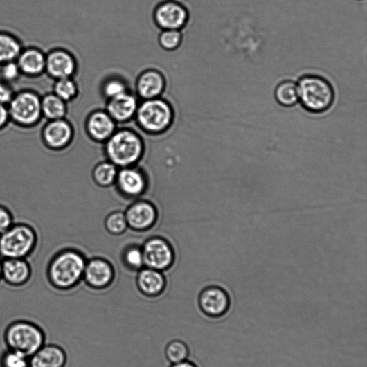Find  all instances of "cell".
Masks as SVG:
<instances>
[{"label": "cell", "instance_id": "obj_1", "mask_svg": "<svg viewBox=\"0 0 367 367\" xmlns=\"http://www.w3.org/2000/svg\"><path fill=\"white\" fill-rule=\"evenodd\" d=\"M298 102L309 113L321 114L333 107L336 93L332 84L324 77L317 74H305L297 84Z\"/></svg>", "mask_w": 367, "mask_h": 367}, {"label": "cell", "instance_id": "obj_2", "mask_svg": "<svg viewBox=\"0 0 367 367\" xmlns=\"http://www.w3.org/2000/svg\"><path fill=\"white\" fill-rule=\"evenodd\" d=\"M86 266L85 257L79 251H60L49 264L48 280L52 287L59 291L73 289L83 279Z\"/></svg>", "mask_w": 367, "mask_h": 367}, {"label": "cell", "instance_id": "obj_3", "mask_svg": "<svg viewBox=\"0 0 367 367\" xmlns=\"http://www.w3.org/2000/svg\"><path fill=\"white\" fill-rule=\"evenodd\" d=\"M8 350L31 357L46 343L44 330L37 323L25 319L11 322L4 332Z\"/></svg>", "mask_w": 367, "mask_h": 367}, {"label": "cell", "instance_id": "obj_4", "mask_svg": "<svg viewBox=\"0 0 367 367\" xmlns=\"http://www.w3.org/2000/svg\"><path fill=\"white\" fill-rule=\"evenodd\" d=\"M144 152V142L131 129L116 131L106 141V154L116 167L125 168L136 164Z\"/></svg>", "mask_w": 367, "mask_h": 367}, {"label": "cell", "instance_id": "obj_5", "mask_svg": "<svg viewBox=\"0 0 367 367\" xmlns=\"http://www.w3.org/2000/svg\"><path fill=\"white\" fill-rule=\"evenodd\" d=\"M174 117L169 102L161 98L143 100L135 116L138 126L150 134L165 132L171 127Z\"/></svg>", "mask_w": 367, "mask_h": 367}, {"label": "cell", "instance_id": "obj_6", "mask_svg": "<svg viewBox=\"0 0 367 367\" xmlns=\"http://www.w3.org/2000/svg\"><path fill=\"white\" fill-rule=\"evenodd\" d=\"M37 244V234L27 224L12 225L0 235V256L7 258H24L30 256Z\"/></svg>", "mask_w": 367, "mask_h": 367}, {"label": "cell", "instance_id": "obj_7", "mask_svg": "<svg viewBox=\"0 0 367 367\" xmlns=\"http://www.w3.org/2000/svg\"><path fill=\"white\" fill-rule=\"evenodd\" d=\"M145 266L147 268L164 271L171 268L174 260V251L172 244L164 238H152L141 248Z\"/></svg>", "mask_w": 367, "mask_h": 367}, {"label": "cell", "instance_id": "obj_8", "mask_svg": "<svg viewBox=\"0 0 367 367\" xmlns=\"http://www.w3.org/2000/svg\"><path fill=\"white\" fill-rule=\"evenodd\" d=\"M198 305L200 311L206 316L219 319L229 312L231 300L226 289L213 285L201 291Z\"/></svg>", "mask_w": 367, "mask_h": 367}, {"label": "cell", "instance_id": "obj_9", "mask_svg": "<svg viewBox=\"0 0 367 367\" xmlns=\"http://www.w3.org/2000/svg\"><path fill=\"white\" fill-rule=\"evenodd\" d=\"M154 22L163 30H179L185 27L189 20L187 8L179 3L168 0L154 10Z\"/></svg>", "mask_w": 367, "mask_h": 367}, {"label": "cell", "instance_id": "obj_10", "mask_svg": "<svg viewBox=\"0 0 367 367\" xmlns=\"http://www.w3.org/2000/svg\"><path fill=\"white\" fill-rule=\"evenodd\" d=\"M83 278L92 289L105 290L114 282V269L108 260L95 258L87 262Z\"/></svg>", "mask_w": 367, "mask_h": 367}, {"label": "cell", "instance_id": "obj_11", "mask_svg": "<svg viewBox=\"0 0 367 367\" xmlns=\"http://www.w3.org/2000/svg\"><path fill=\"white\" fill-rule=\"evenodd\" d=\"M42 103L38 98L31 93L18 95L12 101L10 113L19 124L30 125L37 120L42 113Z\"/></svg>", "mask_w": 367, "mask_h": 367}, {"label": "cell", "instance_id": "obj_12", "mask_svg": "<svg viewBox=\"0 0 367 367\" xmlns=\"http://www.w3.org/2000/svg\"><path fill=\"white\" fill-rule=\"evenodd\" d=\"M128 227L134 231H145L152 228L158 217L154 205L147 201H138L126 211Z\"/></svg>", "mask_w": 367, "mask_h": 367}, {"label": "cell", "instance_id": "obj_13", "mask_svg": "<svg viewBox=\"0 0 367 367\" xmlns=\"http://www.w3.org/2000/svg\"><path fill=\"white\" fill-rule=\"evenodd\" d=\"M138 100L137 96L128 91L107 100V111L116 123H126L135 117Z\"/></svg>", "mask_w": 367, "mask_h": 367}, {"label": "cell", "instance_id": "obj_14", "mask_svg": "<svg viewBox=\"0 0 367 367\" xmlns=\"http://www.w3.org/2000/svg\"><path fill=\"white\" fill-rule=\"evenodd\" d=\"M166 88V79L155 69L143 71L137 78L136 89L137 96L143 100L160 98Z\"/></svg>", "mask_w": 367, "mask_h": 367}, {"label": "cell", "instance_id": "obj_15", "mask_svg": "<svg viewBox=\"0 0 367 367\" xmlns=\"http://www.w3.org/2000/svg\"><path fill=\"white\" fill-rule=\"evenodd\" d=\"M86 129L93 141L106 142L116 131V123L107 111L97 110L87 118Z\"/></svg>", "mask_w": 367, "mask_h": 367}, {"label": "cell", "instance_id": "obj_16", "mask_svg": "<svg viewBox=\"0 0 367 367\" xmlns=\"http://www.w3.org/2000/svg\"><path fill=\"white\" fill-rule=\"evenodd\" d=\"M116 182L120 193L130 197L144 193L147 186L146 177L143 172L131 167L118 171Z\"/></svg>", "mask_w": 367, "mask_h": 367}, {"label": "cell", "instance_id": "obj_17", "mask_svg": "<svg viewBox=\"0 0 367 367\" xmlns=\"http://www.w3.org/2000/svg\"><path fill=\"white\" fill-rule=\"evenodd\" d=\"M138 290L150 298L160 296L166 289L167 280L161 271L150 268L142 269L136 277Z\"/></svg>", "mask_w": 367, "mask_h": 367}, {"label": "cell", "instance_id": "obj_18", "mask_svg": "<svg viewBox=\"0 0 367 367\" xmlns=\"http://www.w3.org/2000/svg\"><path fill=\"white\" fill-rule=\"evenodd\" d=\"M30 264L24 258H7L2 263V279L13 287L26 285L31 277Z\"/></svg>", "mask_w": 367, "mask_h": 367}, {"label": "cell", "instance_id": "obj_19", "mask_svg": "<svg viewBox=\"0 0 367 367\" xmlns=\"http://www.w3.org/2000/svg\"><path fill=\"white\" fill-rule=\"evenodd\" d=\"M68 356L62 348L54 343H45L30 357V367H65Z\"/></svg>", "mask_w": 367, "mask_h": 367}, {"label": "cell", "instance_id": "obj_20", "mask_svg": "<svg viewBox=\"0 0 367 367\" xmlns=\"http://www.w3.org/2000/svg\"><path fill=\"white\" fill-rule=\"evenodd\" d=\"M46 145L53 150H62L69 146L73 137V130L67 121L54 120L44 131Z\"/></svg>", "mask_w": 367, "mask_h": 367}, {"label": "cell", "instance_id": "obj_21", "mask_svg": "<svg viewBox=\"0 0 367 367\" xmlns=\"http://www.w3.org/2000/svg\"><path fill=\"white\" fill-rule=\"evenodd\" d=\"M76 66L73 56L64 51L53 52L46 61L48 71L57 79L71 78L75 73Z\"/></svg>", "mask_w": 367, "mask_h": 367}, {"label": "cell", "instance_id": "obj_22", "mask_svg": "<svg viewBox=\"0 0 367 367\" xmlns=\"http://www.w3.org/2000/svg\"><path fill=\"white\" fill-rule=\"evenodd\" d=\"M277 103L285 108H292L298 103L297 84L292 80L281 81L274 90Z\"/></svg>", "mask_w": 367, "mask_h": 367}, {"label": "cell", "instance_id": "obj_23", "mask_svg": "<svg viewBox=\"0 0 367 367\" xmlns=\"http://www.w3.org/2000/svg\"><path fill=\"white\" fill-rule=\"evenodd\" d=\"M46 58L37 50H28L20 56L19 67L28 74H37L46 67Z\"/></svg>", "mask_w": 367, "mask_h": 367}, {"label": "cell", "instance_id": "obj_24", "mask_svg": "<svg viewBox=\"0 0 367 367\" xmlns=\"http://www.w3.org/2000/svg\"><path fill=\"white\" fill-rule=\"evenodd\" d=\"M117 167L112 162L107 161L99 163L93 170V179L97 186L109 188L116 182L118 174Z\"/></svg>", "mask_w": 367, "mask_h": 367}, {"label": "cell", "instance_id": "obj_25", "mask_svg": "<svg viewBox=\"0 0 367 367\" xmlns=\"http://www.w3.org/2000/svg\"><path fill=\"white\" fill-rule=\"evenodd\" d=\"M42 110L51 119H62L66 114L65 101L56 95L48 96L42 102Z\"/></svg>", "mask_w": 367, "mask_h": 367}, {"label": "cell", "instance_id": "obj_26", "mask_svg": "<svg viewBox=\"0 0 367 367\" xmlns=\"http://www.w3.org/2000/svg\"><path fill=\"white\" fill-rule=\"evenodd\" d=\"M165 354L168 361L174 364L188 360L190 350L186 342L175 339L167 344Z\"/></svg>", "mask_w": 367, "mask_h": 367}, {"label": "cell", "instance_id": "obj_27", "mask_svg": "<svg viewBox=\"0 0 367 367\" xmlns=\"http://www.w3.org/2000/svg\"><path fill=\"white\" fill-rule=\"evenodd\" d=\"M20 52L19 44L13 37L0 35V63L9 62L16 58Z\"/></svg>", "mask_w": 367, "mask_h": 367}, {"label": "cell", "instance_id": "obj_28", "mask_svg": "<svg viewBox=\"0 0 367 367\" xmlns=\"http://www.w3.org/2000/svg\"><path fill=\"white\" fill-rule=\"evenodd\" d=\"M159 44L162 49L173 51L179 48L182 43L181 30H163L159 36Z\"/></svg>", "mask_w": 367, "mask_h": 367}, {"label": "cell", "instance_id": "obj_29", "mask_svg": "<svg viewBox=\"0 0 367 367\" xmlns=\"http://www.w3.org/2000/svg\"><path fill=\"white\" fill-rule=\"evenodd\" d=\"M105 229L111 235L125 233L128 228L125 213L115 211L107 216L105 222Z\"/></svg>", "mask_w": 367, "mask_h": 367}, {"label": "cell", "instance_id": "obj_30", "mask_svg": "<svg viewBox=\"0 0 367 367\" xmlns=\"http://www.w3.org/2000/svg\"><path fill=\"white\" fill-rule=\"evenodd\" d=\"M122 260L125 262L126 267L134 271H140L145 266L142 249L137 246L129 247L123 253Z\"/></svg>", "mask_w": 367, "mask_h": 367}, {"label": "cell", "instance_id": "obj_31", "mask_svg": "<svg viewBox=\"0 0 367 367\" xmlns=\"http://www.w3.org/2000/svg\"><path fill=\"white\" fill-rule=\"evenodd\" d=\"M55 95L63 100H73L78 94V87L71 78L58 79L55 87Z\"/></svg>", "mask_w": 367, "mask_h": 367}, {"label": "cell", "instance_id": "obj_32", "mask_svg": "<svg viewBox=\"0 0 367 367\" xmlns=\"http://www.w3.org/2000/svg\"><path fill=\"white\" fill-rule=\"evenodd\" d=\"M0 367H30V357L7 349L0 356Z\"/></svg>", "mask_w": 367, "mask_h": 367}, {"label": "cell", "instance_id": "obj_33", "mask_svg": "<svg viewBox=\"0 0 367 367\" xmlns=\"http://www.w3.org/2000/svg\"><path fill=\"white\" fill-rule=\"evenodd\" d=\"M129 91L125 80L118 78L108 79L103 85V95L107 100Z\"/></svg>", "mask_w": 367, "mask_h": 367}, {"label": "cell", "instance_id": "obj_34", "mask_svg": "<svg viewBox=\"0 0 367 367\" xmlns=\"http://www.w3.org/2000/svg\"><path fill=\"white\" fill-rule=\"evenodd\" d=\"M13 225V217L10 211L0 206V235L5 233Z\"/></svg>", "mask_w": 367, "mask_h": 367}, {"label": "cell", "instance_id": "obj_35", "mask_svg": "<svg viewBox=\"0 0 367 367\" xmlns=\"http://www.w3.org/2000/svg\"><path fill=\"white\" fill-rule=\"evenodd\" d=\"M2 73L5 78L12 80L18 75L19 67L13 63H8L3 67Z\"/></svg>", "mask_w": 367, "mask_h": 367}, {"label": "cell", "instance_id": "obj_36", "mask_svg": "<svg viewBox=\"0 0 367 367\" xmlns=\"http://www.w3.org/2000/svg\"><path fill=\"white\" fill-rule=\"evenodd\" d=\"M11 97L10 90L5 85L0 84V104L7 103L11 100Z\"/></svg>", "mask_w": 367, "mask_h": 367}, {"label": "cell", "instance_id": "obj_37", "mask_svg": "<svg viewBox=\"0 0 367 367\" xmlns=\"http://www.w3.org/2000/svg\"><path fill=\"white\" fill-rule=\"evenodd\" d=\"M8 118V113L6 109L0 104V127H3Z\"/></svg>", "mask_w": 367, "mask_h": 367}, {"label": "cell", "instance_id": "obj_38", "mask_svg": "<svg viewBox=\"0 0 367 367\" xmlns=\"http://www.w3.org/2000/svg\"><path fill=\"white\" fill-rule=\"evenodd\" d=\"M170 367H198L195 363L186 360L180 363L172 364Z\"/></svg>", "mask_w": 367, "mask_h": 367}, {"label": "cell", "instance_id": "obj_39", "mask_svg": "<svg viewBox=\"0 0 367 367\" xmlns=\"http://www.w3.org/2000/svg\"><path fill=\"white\" fill-rule=\"evenodd\" d=\"M2 263H3V261L0 260V280L2 279Z\"/></svg>", "mask_w": 367, "mask_h": 367}]
</instances>
